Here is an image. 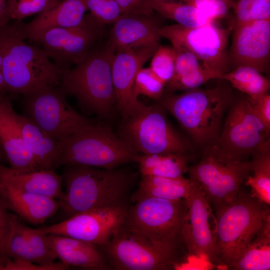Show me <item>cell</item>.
<instances>
[{"mask_svg": "<svg viewBox=\"0 0 270 270\" xmlns=\"http://www.w3.org/2000/svg\"><path fill=\"white\" fill-rule=\"evenodd\" d=\"M187 172L216 211L234 200L251 168L250 161L230 159L212 144L204 148L201 160Z\"/></svg>", "mask_w": 270, "mask_h": 270, "instance_id": "ba28073f", "label": "cell"}, {"mask_svg": "<svg viewBox=\"0 0 270 270\" xmlns=\"http://www.w3.org/2000/svg\"><path fill=\"white\" fill-rule=\"evenodd\" d=\"M6 252L12 260L38 264H50L57 258L50 245L48 234L38 228L34 229L24 224L15 214Z\"/></svg>", "mask_w": 270, "mask_h": 270, "instance_id": "44dd1931", "label": "cell"}, {"mask_svg": "<svg viewBox=\"0 0 270 270\" xmlns=\"http://www.w3.org/2000/svg\"><path fill=\"white\" fill-rule=\"evenodd\" d=\"M119 134L138 154H188L191 151L189 143L171 125L163 108L156 104H144L122 118Z\"/></svg>", "mask_w": 270, "mask_h": 270, "instance_id": "9c48e42d", "label": "cell"}, {"mask_svg": "<svg viewBox=\"0 0 270 270\" xmlns=\"http://www.w3.org/2000/svg\"><path fill=\"white\" fill-rule=\"evenodd\" d=\"M229 270H270V218L264 223Z\"/></svg>", "mask_w": 270, "mask_h": 270, "instance_id": "f1b7e54d", "label": "cell"}, {"mask_svg": "<svg viewBox=\"0 0 270 270\" xmlns=\"http://www.w3.org/2000/svg\"><path fill=\"white\" fill-rule=\"evenodd\" d=\"M154 11L160 16L176 22L184 26L192 28L215 24L216 20L208 16L195 6L182 1L148 0Z\"/></svg>", "mask_w": 270, "mask_h": 270, "instance_id": "f546056e", "label": "cell"}, {"mask_svg": "<svg viewBox=\"0 0 270 270\" xmlns=\"http://www.w3.org/2000/svg\"><path fill=\"white\" fill-rule=\"evenodd\" d=\"M192 181L184 176L172 178L151 176H142L138 189L132 200L146 197L168 200L187 199L190 194Z\"/></svg>", "mask_w": 270, "mask_h": 270, "instance_id": "4316f807", "label": "cell"}, {"mask_svg": "<svg viewBox=\"0 0 270 270\" xmlns=\"http://www.w3.org/2000/svg\"><path fill=\"white\" fill-rule=\"evenodd\" d=\"M114 52L108 46L94 48L75 66L64 71L58 86L76 98L82 110L102 117L116 108L112 66Z\"/></svg>", "mask_w": 270, "mask_h": 270, "instance_id": "277c9868", "label": "cell"}, {"mask_svg": "<svg viewBox=\"0 0 270 270\" xmlns=\"http://www.w3.org/2000/svg\"><path fill=\"white\" fill-rule=\"evenodd\" d=\"M28 117L58 142L94 122L68 102L59 86L41 89L24 96Z\"/></svg>", "mask_w": 270, "mask_h": 270, "instance_id": "8fae6325", "label": "cell"}, {"mask_svg": "<svg viewBox=\"0 0 270 270\" xmlns=\"http://www.w3.org/2000/svg\"><path fill=\"white\" fill-rule=\"evenodd\" d=\"M70 268L60 261L44 264L10 258L5 263L2 270H66Z\"/></svg>", "mask_w": 270, "mask_h": 270, "instance_id": "60d3db41", "label": "cell"}, {"mask_svg": "<svg viewBox=\"0 0 270 270\" xmlns=\"http://www.w3.org/2000/svg\"><path fill=\"white\" fill-rule=\"evenodd\" d=\"M13 96L0 93V146L11 168L24 171L39 170L22 138L17 113L12 107Z\"/></svg>", "mask_w": 270, "mask_h": 270, "instance_id": "ffe728a7", "label": "cell"}, {"mask_svg": "<svg viewBox=\"0 0 270 270\" xmlns=\"http://www.w3.org/2000/svg\"><path fill=\"white\" fill-rule=\"evenodd\" d=\"M14 214L10 212L0 194V258L4 264L10 258L6 252L7 242L10 233Z\"/></svg>", "mask_w": 270, "mask_h": 270, "instance_id": "ab89813d", "label": "cell"}, {"mask_svg": "<svg viewBox=\"0 0 270 270\" xmlns=\"http://www.w3.org/2000/svg\"><path fill=\"white\" fill-rule=\"evenodd\" d=\"M134 176L117 168L65 166L62 176L66 190L58 200L60 209L68 218L92 209L122 204Z\"/></svg>", "mask_w": 270, "mask_h": 270, "instance_id": "7a4b0ae2", "label": "cell"}, {"mask_svg": "<svg viewBox=\"0 0 270 270\" xmlns=\"http://www.w3.org/2000/svg\"><path fill=\"white\" fill-rule=\"evenodd\" d=\"M270 206L240 190L234 200L214 211L217 266L229 270L270 218Z\"/></svg>", "mask_w": 270, "mask_h": 270, "instance_id": "8992f818", "label": "cell"}, {"mask_svg": "<svg viewBox=\"0 0 270 270\" xmlns=\"http://www.w3.org/2000/svg\"><path fill=\"white\" fill-rule=\"evenodd\" d=\"M224 126L214 143L228 158L246 160L250 156L270 150V132L244 98L230 106Z\"/></svg>", "mask_w": 270, "mask_h": 270, "instance_id": "30bf717a", "label": "cell"}, {"mask_svg": "<svg viewBox=\"0 0 270 270\" xmlns=\"http://www.w3.org/2000/svg\"><path fill=\"white\" fill-rule=\"evenodd\" d=\"M0 182L58 200L64 195L62 176L54 170L24 171L6 166L0 162Z\"/></svg>", "mask_w": 270, "mask_h": 270, "instance_id": "cb8c5ba5", "label": "cell"}, {"mask_svg": "<svg viewBox=\"0 0 270 270\" xmlns=\"http://www.w3.org/2000/svg\"><path fill=\"white\" fill-rule=\"evenodd\" d=\"M6 158L3 151L0 146V160Z\"/></svg>", "mask_w": 270, "mask_h": 270, "instance_id": "bcb514c9", "label": "cell"}, {"mask_svg": "<svg viewBox=\"0 0 270 270\" xmlns=\"http://www.w3.org/2000/svg\"><path fill=\"white\" fill-rule=\"evenodd\" d=\"M128 210L124 204L92 209L38 228L46 234L70 236L100 248L108 244L122 228Z\"/></svg>", "mask_w": 270, "mask_h": 270, "instance_id": "9a60e30c", "label": "cell"}, {"mask_svg": "<svg viewBox=\"0 0 270 270\" xmlns=\"http://www.w3.org/2000/svg\"><path fill=\"white\" fill-rule=\"evenodd\" d=\"M165 84L150 68H142L138 72L134 83V94L138 99L143 95L155 100L163 97Z\"/></svg>", "mask_w": 270, "mask_h": 270, "instance_id": "836d02e7", "label": "cell"}, {"mask_svg": "<svg viewBox=\"0 0 270 270\" xmlns=\"http://www.w3.org/2000/svg\"><path fill=\"white\" fill-rule=\"evenodd\" d=\"M4 265V262L0 258V270H2V268Z\"/></svg>", "mask_w": 270, "mask_h": 270, "instance_id": "7dc6e473", "label": "cell"}, {"mask_svg": "<svg viewBox=\"0 0 270 270\" xmlns=\"http://www.w3.org/2000/svg\"><path fill=\"white\" fill-rule=\"evenodd\" d=\"M102 25L89 13L76 26L48 29L26 39L39 46L64 72L81 62L94 48L102 36Z\"/></svg>", "mask_w": 270, "mask_h": 270, "instance_id": "7c38bea8", "label": "cell"}, {"mask_svg": "<svg viewBox=\"0 0 270 270\" xmlns=\"http://www.w3.org/2000/svg\"><path fill=\"white\" fill-rule=\"evenodd\" d=\"M190 159L189 154L178 153L138 154L134 162L142 176L176 178L184 176Z\"/></svg>", "mask_w": 270, "mask_h": 270, "instance_id": "83f0119b", "label": "cell"}, {"mask_svg": "<svg viewBox=\"0 0 270 270\" xmlns=\"http://www.w3.org/2000/svg\"><path fill=\"white\" fill-rule=\"evenodd\" d=\"M222 79L230 82L248 98H254L268 93L270 80L256 68L247 66L237 67L223 74Z\"/></svg>", "mask_w": 270, "mask_h": 270, "instance_id": "4dcf8cb0", "label": "cell"}, {"mask_svg": "<svg viewBox=\"0 0 270 270\" xmlns=\"http://www.w3.org/2000/svg\"><path fill=\"white\" fill-rule=\"evenodd\" d=\"M234 26L222 28L212 24L189 28L174 24L162 26L159 32L172 46L190 51L206 67L224 74L228 72V44Z\"/></svg>", "mask_w": 270, "mask_h": 270, "instance_id": "4fadbf2b", "label": "cell"}, {"mask_svg": "<svg viewBox=\"0 0 270 270\" xmlns=\"http://www.w3.org/2000/svg\"><path fill=\"white\" fill-rule=\"evenodd\" d=\"M47 234L50 245L57 258L68 266L92 270L110 268L99 247L95 244L68 236Z\"/></svg>", "mask_w": 270, "mask_h": 270, "instance_id": "603a6c76", "label": "cell"}, {"mask_svg": "<svg viewBox=\"0 0 270 270\" xmlns=\"http://www.w3.org/2000/svg\"><path fill=\"white\" fill-rule=\"evenodd\" d=\"M0 53L8 94L24 96L60 86L63 72L41 48L25 42L16 22L0 28Z\"/></svg>", "mask_w": 270, "mask_h": 270, "instance_id": "6da1fadb", "label": "cell"}, {"mask_svg": "<svg viewBox=\"0 0 270 270\" xmlns=\"http://www.w3.org/2000/svg\"><path fill=\"white\" fill-rule=\"evenodd\" d=\"M236 0H181L190 4L205 14L212 19L217 20L225 17L233 8Z\"/></svg>", "mask_w": 270, "mask_h": 270, "instance_id": "f35d334b", "label": "cell"}, {"mask_svg": "<svg viewBox=\"0 0 270 270\" xmlns=\"http://www.w3.org/2000/svg\"><path fill=\"white\" fill-rule=\"evenodd\" d=\"M60 144V166L80 164L112 170L134 162L138 154L110 128L94 122Z\"/></svg>", "mask_w": 270, "mask_h": 270, "instance_id": "52a82bcc", "label": "cell"}, {"mask_svg": "<svg viewBox=\"0 0 270 270\" xmlns=\"http://www.w3.org/2000/svg\"><path fill=\"white\" fill-rule=\"evenodd\" d=\"M24 142L34 156L40 169L54 170L60 166L61 150L55 140L28 116L16 115Z\"/></svg>", "mask_w": 270, "mask_h": 270, "instance_id": "484cf974", "label": "cell"}, {"mask_svg": "<svg viewBox=\"0 0 270 270\" xmlns=\"http://www.w3.org/2000/svg\"><path fill=\"white\" fill-rule=\"evenodd\" d=\"M85 2L90 14L101 24H113L121 16L114 0H85Z\"/></svg>", "mask_w": 270, "mask_h": 270, "instance_id": "74e56055", "label": "cell"}, {"mask_svg": "<svg viewBox=\"0 0 270 270\" xmlns=\"http://www.w3.org/2000/svg\"><path fill=\"white\" fill-rule=\"evenodd\" d=\"M228 50V66L254 68L268 73L270 60V18L234 24Z\"/></svg>", "mask_w": 270, "mask_h": 270, "instance_id": "e0dca14e", "label": "cell"}, {"mask_svg": "<svg viewBox=\"0 0 270 270\" xmlns=\"http://www.w3.org/2000/svg\"><path fill=\"white\" fill-rule=\"evenodd\" d=\"M223 74L202 64L181 76L173 78L166 86L170 90H189L199 88L210 80L222 79Z\"/></svg>", "mask_w": 270, "mask_h": 270, "instance_id": "d6a6232c", "label": "cell"}, {"mask_svg": "<svg viewBox=\"0 0 270 270\" xmlns=\"http://www.w3.org/2000/svg\"><path fill=\"white\" fill-rule=\"evenodd\" d=\"M100 248L110 268L116 270H168L179 264L178 257L158 249L123 226L108 244Z\"/></svg>", "mask_w": 270, "mask_h": 270, "instance_id": "5bb4252c", "label": "cell"}, {"mask_svg": "<svg viewBox=\"0 0 270 270\" xmlns=\"http://www.w3.org/2000/svg\"><path fill=\"white\" fill-rule=\"evenodd\" d=\"M191 180L190 192L186 199L188 212L182 230L183 242L188 255L217 266L216 228H212V225L216 221L215 215L198 186Z\"/></svg>", "mask_w": 270, "mask_h": 270, "instance_id": "2e32d148", "label": "cell"}, {"mask_svg": "<svg viewBox=\"0 0 270 270\" xmlns=\"http://www.w3.org/2000/svg\"><path fill=\"white\" fill-rule=\"evenodd\" d=\"M0 194L8 210L32 224H40L54 216L60 204L58 200L20 190L0 182Z\"/></svg>", "mask_w": 270, "mask_h": 270, "instance_id": "7402d4cb", "label": "cell"}, {"mask_svg": "<svg viewBox=\"0 0 270 270\" xmlns=\"http://www.w3.org/2000/svg\"><path fill=\"white\" fill-rule=\"evenodd\" d=\"M159 46L155 44L136 50L114 52L112 73L116 108L122 118L136 112L144 105L134 96V80L138 70L151 58Z\"/></svg>", "mask_w": 270, "mask_h": 270, "instance_id": "ac0fdd59", "label": "cell"}, {"mask_svg": "<svg viewBox=\"0 0 270 270\" xmlns=\"http://www.w3.org/2000/svg\"><path fill=\"white\" fill-rule=\"evenodd\" d=\"M151 58L149 68L166 86L175 72L176 52L174 48L160 45Z\"/></svg>", "mask_w": 270, "mask_h": 270, "instance_id": "e575fe53", "label": "cell"}, {"mask_svg": "<svg viewBox=\"0 0 270 270\" xmlns=\"http://www.w3.org/2000/svg\"><path fill=\"white\" fill-rule=\"evenodd\" d=\"M258 119L270 131V95L267 93L254 98H246Z\"/></svg>", "mask_w": 270, "mask_h": 270, "instance_id": "7bdbcfd3", "label": "cell"}, {"mask_svg": "<svg viewBox=\"0 0 270 270\" xmlns=\"http://www.w3.org/2000/svg\"><path fill=\"white\" fill-rule=\"evenodd\" d=\"M11 0H0V28L10 22Z\"/></svg>", "mask_w": 270, "mask_h": 270, "instance_id": "ee69618b", "label": "cell"}, {"mask_svg": "<svg viewBox=\"0 0 270 270\" xmlns=\"http://www.w3.org/2000/svg\"><path fill=\"white\" fill-rule=\"evenodd\" d=\"M113 24L107 46L114 52L160 44L159 30L162 26L154 14H121Z\"/></svg>", "mask_w": 270, "mask_h": 270, "instance_id": "d6986e66", "label": "cell"}, {"mask_svg": "<svg viewBox=\"0 0 270 270\" xmlns=\"http://www.w3.org/2000/svg\"><path fill=\"white\" fill-rule=\"evenodd\" d=\"M61 0H11V20L17 22L29 16L46 12L56 6Z\"/></svg>", "mask_w": 270, "mask_h": 270, "instance_id": "8d00e7d4", "label": "cell"}, {"mask_svg": "<svg viewBox=\"0 0 270 270\" xmlns=\"http://www.w3.org/2000/svg\"><path fill=\"white\" fill-rule=\"evenodd\" d=\"M86 10L85 0H61L54 8L38 14L29 22H17L16 25L26 40L48 29L76 26L82 22Z\"/></svg>", "mask_w": 270, "mask_h": 270, "instance_id": "d4e9b609", "label": "cell"}, {"mask_svg": "<svg viewBox=\"0 0 270 270\" xmlns=\"http://www.w3.org/2000/svg\"><path fill=\"white\" fill-rule=\"evenodd\" d=\"M121 14L150 16L154 14L148 0H114Z\"/></svg>", "mask_w": 270, "mask_h": 270, "instance_id": "b9f144b4", "label": "cell"}, {"mask_svg": "<svg viewBox=\"0 0 270 270\" xmlns=\"http://www.w3.org/2000/svg\"><path fill=\"white\" fill-rule=\"evenodd\" d=\"M134 202L136 204L128 210L125 228L166 254L178 257L182 247L186 250L182 239L188 212L186 199L146 197Z\"/></svg>", "mask_w": 270, "mask_h": 270, "instance_id": "5b68a950", "label": "cell"}, {"mask_svg": "<svg viewBox=\"0 0 270 270\" xmlns=\"http://www.w3.org/2000/svg\"><path fill=\"white\" fill-rule=\"evenodd\" d=\"M0 93H8L3 70V60L0 53Z\"/></svg>", "mask_w": 270, "mask_h": 270, "instance_id": "f6af8a7d", "label": "cell"}, {"mask_svg": "<svg viewBox=\"0 0 270 270\" xmlns=\"http://www.w3.org/2000/svg\"><path fill=\"white\" fill-rule=\"evenodd\" d=\"M250 160L254 176H248L245 185L251 188V194L262 202L270 205V151L258 152Z\"/></svg>", "mask_w": 270, "mask_h": 270, "instance_id": "1f68e13d", "label": "cell"}, {"mask_svg": "<svg viewBox=\"0 0 270 270\" xmlns=\"http://www.w3.org/2000/svg\"><path fill=\"white\" fill-rule=\"evenodd\" d=\"M161 99L160 106L176 118L192 140L206 147L217 140L233 98L230 88L219 85L212 89H191Z\"/></svg>", "mask_w": 270, "mask_h": 270, "instance_id": "3957f363", "label": "cell"}, {"mask_svg": "<svg viewBox=\"0 0 270 270\" xmlns=\"http://www.w3.org/2000/svg\"><path fill=\"white\" fill-rule=\"evenodd\" d=\"M234 23L270 18V0H236Z\"/></svg>", "mask_w": 270, "mask_h": 270, "instance_id": "d590c367", "label": "cell"}]
</instances>
